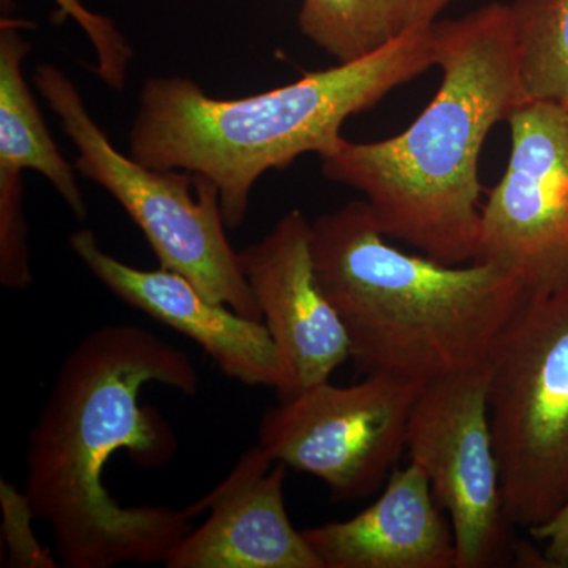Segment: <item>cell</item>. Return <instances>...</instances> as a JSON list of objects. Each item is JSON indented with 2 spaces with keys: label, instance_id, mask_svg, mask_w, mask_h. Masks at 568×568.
<instances>
[{
  "label": "cell",
  "instance_id": "1",
  "mask_svg": "<svg viewBox=\"0 0 568 568\" xmlns=\"http://www.w3.org/2000/svg\"><path fill=\"white\" fill-rule=\"evenodd\" d=\"M149 384L194 396L201 377L185 351L132 324L89 332L55 375L29 433L24 493L63 567L164 566L193 530L186 508L122 506L103 481L118 452L144 467L174 457L170 426L140 405Z\"/></svg>",
  "mask_w": 568,
  "mask_h": 568
},
{
  "label": "cell",
  "instance_id": "2",
  "mask_svg": "<svg viewBox=\"0 0 568 568\" xmlns=\"http://www.w3.org/2000/svg\"><path fill=\"white\" fill-rule=\"evenodd\" d=\"M443 81L394 138H343L320 156L328 181L365 196L381 233L440 264L474 263L481 230L478 162L488 134L529 102L508 3L493 2L432 28Z\"/></svg>",
  "mask_w": 568,
  "mask_h": 568
},
{
  "label": "cell",
  "instance_id": "3",
  "mask_svg": "<svg viewBox=\"0 0 568 568\" xmlns=\"http://www.w3.org/2000/svg\"><path fill=\"white\" fill-rule=\"evenodd\" d=\"M432 28L244 99H213L189 78H151L141 89L129 155L153 170L207 179L219 190L224 223L239 227L265 173L287 170L306 153L327 155L347 119L435 67Z\"/></svg>",
  "mask_w": 568,
  "mask_h": 568
},
{
  "label": "cell",
  "instance_id": "4",
  "mask_svg": "<svg viewBox=\"0 0 568 568\" xmlns=\"http://www.w3.org/2000/svg\"><path fill=\"white\" fill-rule=\"evenodd\" d=\"M317 282L366 375L428 384L487 362L526 290L495 264L447 265L387 244L365 200L312 222Z\"/></svg>",
  "mask_w": 568,
  "mask_h": 568
},
{
  "label": "cell",
  "instance_id": "5",
  "mask_svg": "<svg viewBox=\"0 0 568 568\" xmlns=\"http://www.w3.org/2000/svg\"><path fill=\"white\" fill-rule=\"evenodd\" d=\"M485 366L504 508L530 532L568 504V291H526Z\"/></svg>",
  "mask_w": 568,
  "mask_h": 568
},
{
  "label": "cell",
  "instance_id": "6",
  "mask_svg": "<svg viewBox=\"0 0 568 568\" xmlns=\"http://www.w3.org/2000/svg\"><path fill=\"white\" fill-rule=\"evenodd\" d=\"M33 84L77 148L78 173L122 205L148 239L160 267L185 276L216 304L263 321L241 256L227 239L216 186L186 171L153 170L119 152L59 67L41 63Z\"/></svg>",
  "mask_w": 568,
  "mask_h": 568
},
{
  "label": "cell",
  "instance_id": "7",
  "mask_svg": "<svg viewBox=\"0 0 568 568\" xmlns=\"http://www.w3.org/2000/svg\"><path fill=\"white\" fill-rule=\"evenodd\" d=\"M426 384L366 375L280 399L261 418L257 446L274 462L320 478L335 500L365 499L387 484L406 450L407 422Z\"/></svg>",
  "mask_w": 568,
  "mask_h": 568
},
{
  "label": "cell",
  "instance_id": "8",
  "mask_svg": "<svg viewBox=\"0 0 568 568\" xmlns=\"http://www.w3.org/2000/svg\"><path fill=\"white\" fill-rule=\"evenodd\" d=\"M406 450L450 517L457 568L517 562L489 425L485 364L426 384L407 422Z\"/></svg>",
  "mask_w": 568,
  "mask_h": 568
},
{
  "label": "cell",
  "instance_id": "9",
  "mask_svg": "<svg viewBox=\"0 0 568 568\" xmlns=\"http://www.w3.org/2000/svg\"><path fill=\"white\" fill-rule=\"evenodd\" d=\"M506 173L481 205L476 261L529 293L568 291V106L528 102L508 118Z\"/></svg>",
  "mask_w": 568,
  "mask_h": 568
},
{
  "label": "cell",
  "instance_id": "10",
  "mask_svg": "<svg viewBox=\"0 0 568 568\" xmlns=\"http://www.w3.org/2000/svg\"><path fill=\"white\" fill-rule=\"evenodd\" d=\"M239 256L263 323L282 355L280 399L331 381L332 373L349 361L351 343L342 317L317 282L312 222L294 209Z\"/></svg>",
  "mask_w": 568,
  "mask_h": 568
},
{
  "label": "cell",
  "instance_id": "11",
  "mask_svg": "<svg viewBox=\"0 0 568 568\" xmlns=\"http://www.w3.org/2000/svg\"><path fill=\"white\" fill-rule=\"evenodd\" d=\"M71 252L104 287L133 308L196 343L220 372L250 387L284 390L282 355L263 321L205 297L185 276L144 271L104 252L91 230L70 235Z\"/></svg>",
  "mask_w": 568,
  "mask_h": 568
},
{
  "label": "cell",
  "instance_id": "12",
  "mask_svg": "<svg viewBox=\"0 0 568 568\" xmlns=\"http://www.w3.org/2000/svg\"><path fill=\"white\" fill-rule=\"evenodd\" d=\"M287 466L260 446L186 511L211 508L204 525L171 552L166 568H324L284 503Z\"/></svg>",
  "mask_w": 568,
  "mask_h": 568
},
{
  "label": "cell",
  "instance_id": "13",
  "mask_svg": "<svg viewBox=\"0 0 568 568\" xmlns=\"http://www.w3.org/2000/svg\"><path fill=\"white\" fill-rule=\"evenodd\" d=\"M22 29L24 21L9 11L0 18V283L13 291L33 283L22 174L43 175L77 219L88 216L77 168L52 140L26 81L22 63L31 44Z\"/></svg>",
  "mask_w": 568,
  "mask_h": 568
},
{
  "label": "cell",
  "instance_id": "14",
  "mask_svg": "<svg viewBox=\"0 0 568 568\" xmlns=\"http://www.w3.org/2000/svg\"><path fill=\"white\" fill-rule=\"evenodd\" d=\"M440 510L428 477L410 462L361 514L302 534L324 568H457L454 530Z\"/></svg>",
  "mask_w": 568,
  "mask_h": 568
},
{
  "label": "cell",
  "instance_id": "15",
  "mask_svg": "<svg viewBox=\"0 0 568 568\" xmlns=\"http://www.w3.org/2000/svg\"><path fill=\"white\" fill-rule=\"evenodd\" d=\"M455 0H302L298 29L338 63L435 24Z\"/></svg>",
  "mask_w": 568,
  "mask_h": 568
},
{
  "label": "cell",
  "instance_id": "16",
  "mask_svg": "<svg viewBox=\"0 0 568 568\" xmlns=\"http://www.w3.org/2000/svg\"><path fill=\"white\" fill-rule=\"evenodd\" d=\"M508 6L526 97L568 106V0H514Z\"/></svg>",
  "mask_w": 568,
  "mask_h": 568
},
{
  "label": "cell",
  "instance_id": "17",
  "mask_svg": "<svg viewBox=\"0 0 568 568\" xmlns=\"http://www.w3.org/2000/svg\"><path fill=\"white\" fill-rule=\"evenodd\" d=\"M59 7L58 17L70 18L88 36L95 51V71L112 91L122 92L129 77L133 48L114 22L103 14L93 13L81 0H54Z\"/></svg>",
  "mask_w": 568,
  "mask_h": 568
},
{
  "label": "cell",
  "instance_id": "18",
  "mask_svg": "<svg viewBox=\"0 0 568 568\" xmlns=\"http://www.w3.org/2000/svg\"><path fill=\"white\" fill-rule=\"evenodd\" d=\"M2 497L3 529H6L7 549H9V567H59L51 552L40 547L31 526L33 514L31 503L26 493L18 491L14 485L2 478L0 481Z\"/></svg>",
  "mask_w": 568,
  "mask_h": 568
},
{
  "label": "cell",
  "instance_id": "19",
  "mask_svg": "<svg viewBox=\"0 0 568 568\" xmlns=\"http://www.w3.org/2000/svg\"><path fill=\"white\" fill-rule=\"evenodd\" d=\"M530 536L544 541L547 567L568 568V504L547 525L530 530Z\"/></svg>",
  "mask_w": 568,
  "mask_h": 568
}]
</instances>
